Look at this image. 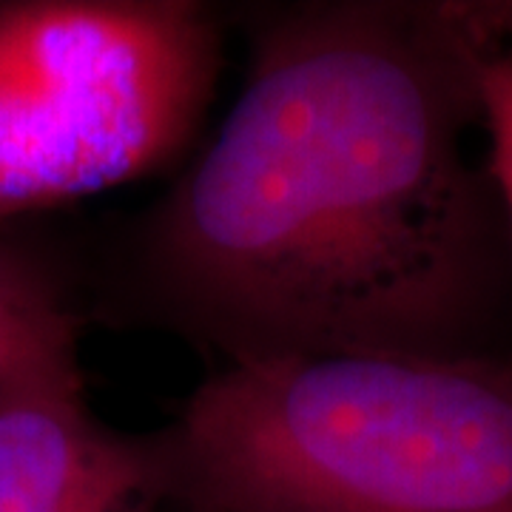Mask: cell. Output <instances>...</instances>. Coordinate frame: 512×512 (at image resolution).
I'll return each instance as SVG.
<instances>
[{
  "label": "cell",
  "instance_id": "cell-4",
  "mask_svg": "<svg viewBox=\"0 0 512 512\" xmlns=\"http://www.w3.org/2000/svg\"><path fill=\"white\" fill-rule=\"evenodd\" d=\"M163 487L148 441L89 410L77 350L0 382V512H148Z\"/></svg>",
  "mask_w": 512,
  "mask_h": 512
},
{
  "label": "cell",
  "instance_id": "cell-8",
  "mask_svg": "<svg viewBox=\"0 0 512 512\" xmlns=\"http://www.w3.org/2000/svg\"><path fill=\"white\" fill-rule=\"evenodd\" d=\"M148 512H163V510H160V504H154V507H151V510H148ZM183 512H197V510H188V507H185Z\"/></svg>",
  "mask_w": 512,
  "mask_h": 512
},
{
  "label": "cell",
  "instance_id": "cell-1",
  "mask_svg": "<svg viewBox=\"0 0 512 512\" xmlns=\"http://www.w3.org/2000/svg\"><path fill=\"white\" fill-rule=\"evenodd\" d=\"M487 49L453 3L274 15L217 137L148 220L165 311L228 362L490 350L512 245L464 146Z\"/></svg>",
  "mask_w": 512,
  "mask_h": 512
},
{
  "label": "cell",
  "instance_id": "cell-7",
  "mask_svg": "<svg viewBox=\"0 0 512 512\" xmlns=\"http://www.w3.org/2000/svg\"><path fill=\"white\" fill-rule=\"evenodd\" d=\"M461 23L487 46H510L512 0H450Z\"/></svg>",
  "mask_w": 512,
  "mask_h": 512
},
{
  "label": "cell",
  "instance_id": "cell-5",
  "mask_svg": "<svg viewBox=\"0 0 512 512\" xmlns=\"http://www.w3.org/2000/svg\"><path fill=\"white\" fill-rule=\"evenodd\" d=\"M66 350H77V322L52 276L0 242V382Z\"/></svg>",
  "mask_w": 512,
  "mask_h": 512
},
{
  "label": "cell",
  "instance_id": "cell-2",
  "mask_svg": "<svg viewBox=\"0 0 512 512\" xmlns=\"http://www.w3.org/2000/svg\"><path fill=\"white\" fill-rule=\"evenodd\" d=\"M148 447L197 512H512V356L228 362Z\"/></svg>",
  "mask_w": 512,
  "mask_h": 512
},
{
  "label": "cell",
  "instance_id": "cell-3",
  "mask_svg": "<svg viewBox=\"0 0 512 512\" xmlns=\"http://www.w3.org/2000/svg\"><path fill=\"white\" fill-rule=\"evenodd\" d=\"M217 72L194 0H0V222L174 163Z\"/></svg>",
  "mask_w": 512,
  "mask_h": 512
},
{
  "label": "cell",
  "instance_id": "cell-6",
  "mask_svg": "<svg viewBox=\"0 0 512 512\" xmlns=\"http://www.w3.org/2000/svg\"><path fill=\"white\" fill-rule=\"evenodd\" d=\"M478 100L487 134V177L512 245V46H490L481 55Z\"/></svg>",
  "mask_w": 512,
  "mask_h": 512
}]
</instances>
